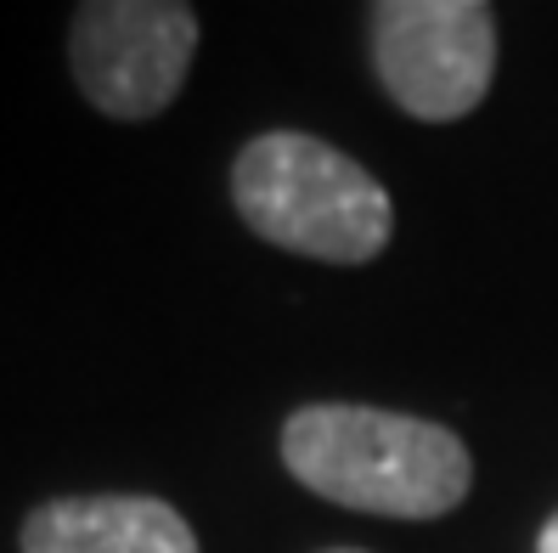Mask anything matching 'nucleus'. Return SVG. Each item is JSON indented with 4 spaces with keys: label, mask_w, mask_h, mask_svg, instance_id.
Wrapping results in <instances>:
<instances>
[{
    "label": "nucleus",
    "mask_w": 558,
    "mask_h": 553,
    "mask_svg": "<svg viewBox=\"0 0 558 553\" xmlns=\"http://www.w3.org/2000/svg\"><path fill=\"white\" fill-rule=\"evenodd\" d=\"M327 553H361V548H327Z\"/></svg>",
    "instance_id": "nucleus-7"
},
{
    "label": "nucleus",
    "mask_w": 558,
    "mask_h": 553,
    "mask_svg": "<svg viewBox=\"0 0 558 553\" xmlns=\"http://www.w3.org/2000/svg\"><path fill=\"white\" fill-rule=\"evenodd\" d=\"M192 57L198 12L181 0H85L69 23V74L80 96L119 124L170 113Z\"/></svg>",
    "instance_id": "nucleus-3"
},
{
    "label": "nucleus",
    "mask_w": 558,
    "mask_h": 553,
    "mask_svg": "<svg viewBox=\"0 0 558 553\" xmlns=\"http://www.w3.org/2000/svg\"><path fill=\"white\" fill-rule=\"evenodd\" d=\"M536 553H558V514L542 526V537H536Z\"/></svg>",
    "instance_id": "nucleus-6"
},
{
    "label": "nucleus",
    "mask_w": 558,
    "mask_h": 553,
    "mask_svg": "<svg viewBox=\"0 0 558 553\" xmlns=\"http://www.w3.org/2000/svg\"><path fill=\"white\" fill-rule=\"evenodd\" d=\"M232 204L254 238L322 266H367L396 232L384 181L305 130H266L238 153Z\"/></svg>",
    "instance_id": "nucleus-2"
},
{
    "label": "nucleus",
    "mask_w": 558,
    "mask_h": 553,
    "mask_svg": "<svg viewBox=\"0 0 558 553\" xmlns=\"http://www.w3.org/2000/svg\"><path fill=\"white\" fill-rule=\"evenodd\" d=\"M373 69L401 113L469 119L497 74V12L485 0H378Z\"/></svg>",
    "instance_id": "nucleus-4"
},
{
    "label": "nucleus",
    "mask_w": 558,
    "mask_h": 553,
    "mask_svg": "<svg viewBox=\"0 0 558 553\" xmlns=\"http://www.w3.org/2000/svg\"><path fill=\"white\" fill-rule=\"evenodd\" d=\"M17 553H198V537L163 497L85 492L23 514Z\"/></svg>",
    "instance_id": "nucleus-5"
},
{
    "label": "nucleus",
    "mask_w": 558,
    "mask_h": 553,
    "mask_svg": "<svg viewBox=\"0 0 558 553\" xmlns=\"http://www.w3.org/2000/svg\"><path fill=\"white\" fill-rule=\"evenodd\" d=\"M282 464L305 492L378 519H440L474 485V458L457 430L350 401L288 412Z\"/></svg>",
    "instance_id": "nucleus-1"
}]
</instances>
